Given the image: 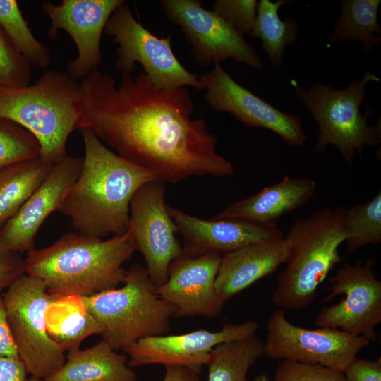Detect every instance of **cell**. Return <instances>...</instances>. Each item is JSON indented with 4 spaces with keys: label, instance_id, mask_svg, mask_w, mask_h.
Segmentation results:
<instances>
[{
    "label": "cell",
    "instance_id": "obj_1",
    "mask_svg": "<svg viewBox=\"0 0 381 381\" xmlns=\"http://www.w3.org/2000/svg\"><path fill=\"white\" fill-rule=\"evenodd\" d=\"M78 128H89L116 154L165 183L190 176H231L232 164L217 151L218 138L193 119L186 87H155L142 71L133 78L93 71L80 83Z\"/></svg>",
    "mask_w": 381,
    "mask_h": 381
},
{
    "label": "cell",
    "instance_id": "obj_2",
    "mask_svg": "<svg viewBox=\"0 0 381 381\" xmlns=\"http://www.w3.org/2000/svg\"><path fill=\"white\" fill-rule=\"evenodd\" d=\"M80 131L85 147L82 168L59 211L83 235L102 239L125 234L133 196L159 179L109 150L90 129Z\"/></svg>",
    "mask_w": 381,
    "mask_h": 381
},
{
    "label": "cell",
    "instance_id": "obj_3",
    "mask_svg": "<svg viewBox=\"0 0 381 381\" xmlns=\"http://www.w3.org/2000/svg\"><path fill=\"white\" fill-rule=\"evenodd\" d=\"M135 250L127 233L102 240L70 231L28 252L25 273L44 282L50 294L90 296L124 282L123 265Z\"/></svg>",
    "mask_w": 381,
    "mask_h": 381
},
{
    "label": "cell",
    "instance_id": "obj_4",
    "mask_svg": "<svg viewBox=\"0 0 381 381\" xmlns=\"http://www.w3.org/2000/svg\"><path fill=\"white\" fill-rule=\"evenodd\" d=\"M346 210V206L324 207L294 222L285 236L289 251L272 296L274 305L301 309L313 303L318 286L343 260L339 248L346 239L344 229Z\"/></svg>",
    "mask_w": 381,
    "mask_h": 381
},
{
    "label": "cell",
    "instance_id": "obj_5",
    "mask_svg": "<svg viewBox=\"0 0 381 381\" xmlns=\"http://www.w3.org/2000/svg\"><path fill=\"white\" fill-rule=\"evenodd\" d=\"M80 83L67 72L46 70L31 85H0V119L28 130L40 145V157L54 165L66 155L78 128Z\"/></svg>",
    "mask_w": 381,
    "mask_h": 381
},
{
    "label": "cell",
    "instance_id": "obj_6",
    "mask_svg": "<svg viewBox=\"0 0 381 381\" xmlns=\"http://www.w3.org/2000/svg\"><path fill=\"white\" fill-rule=\"evenodd\" d=\"M146 267L133 264L123 286L82 297L102 328L100 335L115 351L138 340L167 334L174 308L157 294Z\"/></svg>",
    "mask_w": 381,
    "mask_h": 381
},
{
    "label": "cell",
    "instance_id": "obj_7",
    "mask_svg": "<svg viewBox=\"0 0 381 381\" xmlns=\"http://www.w3.org/2000/svg\"><path fill=\"white\" fill-rule=\"evenodd\" d=\"M380 80V78L375 73L366 72L362 79L353 80L343 90L322 83H314L308 89L296 87V98L310 111L318 126L320 133L314 152H324L328 145H333L351 166L356 153L363 155L365 146L380 144V122L369 125L370 110L365 115L360 110L368 84Z\"/></svg>",
    "mask_w": 381,
    "mask_h": 381
},
{
    "label": "cell",
    "instance_id": "obj_8",
    "mask_svg": "<svg viewBox=\"0 0 381 381\" xmlns=\"http://www.w3.org/2000/svg\"><path fill=\"white\" fill-rule=\"evenodd\" d=\"M1 296L19 358L28 373L44 380L66 361L64 351L46 328L45 312L52 294L44 282L25 273Z\"/></svg>",
    "mask_w": 381,
    "mask_h": 381
},
{
    "label": "cell",
    "instance_id": "obj_9",
    "mask_svg": "<svg viewBox=\"0 0 381 381\" xmlns=\"http://www.w3.org/2000/svg\"><path fill=\"white\" fill-rule=\"evenodd\" d=\"M104 33L118 44L116 67L123 74H131L138 62L156 87L191 86L204 90L200 78L185 68L176 57L171 36L152 34L135 18L126 2L111 14Z\"/></svg>",
    "mask_w": 381,
    "mask_h": 381
},
{
    "label": "cell",
    "instance_id": "obj_10",
    "mask_svg": "<svg viewBox=\"0 0 381 381\" xmlns=\"http://www.w3.org/2000/svg\"><path fill=\"white\" fill-rule=\"evenodd\" d=\"M263 355L272 359L318 364L344 371L370 341L338 329L303 328L291 323L284 310L274 311L267 325Z\"/></svg>",
    "mask_w": 381,
    "mask_h": 381
},
{
    "label": "cell",
    "instance_id": "obj_11",
    "mask_svg": "<svg viewBox=\"0 0 381 381\" xmlns=\"http://www.w3.org/2000/svg\"><path fill=\"white\" fill-rule=\"evenodd\" d=\"M373 258L365 262L358 260L339 268L330 279L332 286L325 301L338 296V303L322 308L315 325L318 327L338 329L355 336H363L370 342L376 340L375 327L381 322V282L374 272Z\"/></svg>",
    "mask_w": 381,
    "mask_h": 381
},
{
    "label": "cell",
    "instance_id": "obj_12",
    "mask_svg": "<svg viewBox=\"0 0 381 381\" xmlns=\"http://www.w3.org/2000/svg\"><path fill=\"white\" fill-rule=\"evenodd\" d=\"M164 195V183L159 180L142 186L131 199L126 232L135 250L143 255L149 277L157 287L167 281L171 262L182 251Z\"/></svg>",
    "mask_w": 381,
    "mask_h": 381
},
{
    "label": "cell",
    "instance_id": "obj_13",
    "mask_svg": "<svg viewBox=\"0 0 381 381\" xmlns=\"http://www.w3.org/2000/svg\"><path fill=\"white\" fill-rule=\"evenodd\" d=\"M168 19L179 25L191 46V53L200 66L219 63L228 58L261 70L262 61L255 50L213 11L198 0H161Z\"/></svg>",
    "mask_w": 381,
    "mask_h": 381
},
{
    "label": "cell",
    "instance_id": "obj_14",
    "mask_svg": "<svg viewBox=\"0 0 381 381\" xmlns=\"http://www.w3.org/2000/svg\"><path fill=\"white\" fill-rule=\"evenodd\" d=\"M258 323L248 320L226 323L219 331L198 329L180 334H164L141 339L123 350L131 368L159 364L182 366L200 373L219 344L256 335Z\"/></svg>",
    "mask_w": 381,
    "mask_h": 381
},
{
    "label": "cell",
    "instance_id": "obj_15",
    "mask_svg": "<svg viewBox=\"0 0 381 381\" xmlns=\"http://www.w3.org/2000/svg\"><path fill=\"white\" fill-rule=\"evenodd\" d=\"M208 105L227 112L250 128L268 129L279 135L286 144L301 146L307 140L298 117L284 113L241 86L219 63L200 77Z\"/></svg>",
    "mask_w": 381,
    "mask_h": 381
},
{
    "label": "cell",
    "instance_id": "obj_16",
    "mask_svg": "<svg viewBox=\"0 0 381 381\" xmlns=\"http://www.w3.org/2000/svg\"><path fill=\"white\" fill-rule=\"evenodd\" d=\"M124 0H62L56 5L46 1L42 10L51 20L47 36L55 40L59 30L73 40L77 57L69 62L67 73L76 80H83L98 69L102 60L101 37L114 11Z\"/></svg>",
    "mask_w": 381,
    "mask_h": 381
},
{
    "label": "cell",
    "instance_id": "obj_17",
    "mask_svg": "<svg viewBox=\"0 0 381 381\" xmlns=\"http://www.w3.org/2000/svg\"><path fill=\"white\" fill-rule=\"evenodd\" d=\"M222 255L188 254L181 251L168 272L167 281L157 288L158 295L175 309V317L217 316L223 305L214 289Z\"/></svg>",
    "mask_w": 381,
    "mask_h": 381
},
{
    "label": "cell",
    "instance_id": "obj_18",
    "mask_svg": "<svg viewBox=\"0 0 381 381\" xmlns=\"http://www.w3.org/2000/svg\"><path fill=\"white\" fill-rule=\"evenodd\" d=\"M83 158L66 156L52 169L19 211L0 229V239L11 253L34 249L35 237L49 215L59 211L80 172Z\"/></svg>",
    "mask_w": 381,
    "mask_h": 381
},
{
    "label": "cell",
    "instance_id": "obj_19",
    "mask_svg": "<svg viewBox=\"0 0 381 381\" xmlns=\"http://www.w3.org/2000/svg\"><path fill=\"white\" fill-rule=\"evenodd\" d=\"M183 238L182 252L225 255L246 245L285 237L276 224H258L234 219H203L168 205Z\"/></svg>",
    "mask_w": 381,
    "mask_h": 381
},
{
    "label": "cell",
    "instance_id": "obj_20",
    "mask_svg": "<svg viewBox=\"0 0 381 381\" xmlns=\"http://www.w3.org/2000/svg\"><path fill=\"white\" fill-rule=\"evenodd\" d=\"M289 244L284 238L256 242L222 255L214 289L220 303L273 274L286 261Z\"/></svg>",
    "mask_w": 381,
    "mask_h": 381
},
{
    "label": "cell",
    "instance_id": "obj_21",
    "mask_svg": "<svg viewBox=\"0 0 381 381\" xmlns=\"http://www.w3.org/2000/svg\"><path fill=\"white\" fill-rule=\"evenodd\" d=\"M316 186V182L310 178L285 176L280 182L228 206L212 219L275 224L282 216L309 200Z\"/></svg>",
    "mask_w": 381,
    "mask_h": 381
},
{
    "label": "cell",
    "instance_id": "obj_22",
    "mask_svg": "<svg viewBox=\"0 0 381 381\" xmlns=\"http://www.w3.org/2000/svg\"><path fill=\"white\" fill-rule=\"evenodd\" d=\"M44 381H137L126 353H119L106 341L68 352L64 365Z\"/></svg>",
    "mask_w": 381,
    "mask_h": 381
},
{
    "label": "cell",
    "instance_id": "obj_23",
    "mask_svg": "<svg viewBox=\"0 0 381 381\" xmlns=\"http://www.w3.org/2000/svg\"><path fill=\"white\" fill-rule=\"evenodd\" d=\"M52 294L45 312L49 337L65 352L79 349L87 337L101 334L102 328L87 308L82 297Z\"/></svg>",
    "mask_w": 381,
    "mask_h": 381
},
{
    "label": "cell",
    "instance_id": "obj_24",
    "mask_svg": "<svg viewBox=\"0 0 381 381\" xmlns=\"http://www.w3.org/2000/svg\"><path fill=\"white\" fill-rule=\"evenodd\" d=\"M52 167L39 157L0 170V229L42 184Z\"/></svg>",
    "mask_w": 381,
    "mask_h": 381
},
{
    "label": "cell",
    "instance_id": "obj_25",
    "mask_svg": "<svg viewBox=\"0 0 381 381\" xmlns=\"http://www.w3.org/2000/svg\"><path fill=\"white\" fill-rule=\"evenodd\" d=\"M380 0H344L341 15L328 36L329 42L359 40L369 54L381 42L377 22Z\"/></svg>",
    "mask_w": 381,
    "mask_h": 381
},
{
    "label": "cell",
    "instance_id": "obj_26",
    "mask_svg": "<svg viewBox=\"0 0 381 381\" xmlns=\"http://www.w3.org/2000/svg\"><path fill=\"white\" fill-rule=\"evenodd\" d=\"M264 341L256 335L215 346L208 363L207 381H247L249 369L263 355Z\"/></svg>",
    "mask_w": 381,
    "mask_h": 381
},
{
    "label": "cell",
    "instance_id": "obj_27",
    "mask_svg": "<svg viewBox=\"0 0 381 381\" xmlns=\"http://www.w3.org/2000/svg\"><path fill=\"white\" fill-rule=\"evenodd\" d=\"M286 1L260 0L258 2L255 20L250 31L253 37L259 38L272 64L281 66L285 47L293 44L298 35V25L295 19L282 20L278 13Z\"/></svg>",
    "mask_w": 381,
    "mask_h": 381
},
{
    "label": "cell",
    "instance_id": "obj_28",
    "mask_svg": "<svg viewBox=\"0 0 381 381\" xmlns=\"http://www.w3.org/2000/svg\"><path fill=\"white\" fill-rule=\"evenodd\" d=\"M0 26L30 67H48L52 61L51 51L35 38L17 1L0 0Z\"/></svg>",
    "mask_w": 381,
    "mask_h": 381
},
{
    "label": "cell",
    "instance_id": "obj_29",
    "mask_svg": "<svg viewBox=\"0 0 381 381\" xmlns=\"http://www.w3.org/2000/svg\"><path fill=\"white\" fill-rule=\"evenodd\" d=\"M344 229L349 253L366 245L379 244L381 242V192L368 202L347 208Z\"/></svg>",
    "mask_w": 381,
    "mask_h": 381
},
{
    "label": "cell",
    "instance_id": "obj_30",
    "mask_svg": "<svg viewBox=\"0 0 381 381\" xmlns=\"http://www.w3.org/2000/svg\"><path fill=\"white\" fill-rule=\"evenodd\" d=\"M40 156V145L33 134L13 121L0 119V170Z\"/></svg>",
    "mask_w": 381,
    "mask_h": 381
},
{
    "label": "cell",
    "instance_id": "obj_31",
    "mask_svg": "<svg viewBox=\"0 0 381 381\" xmlns=\"http://www.w3.org/2000/svg\"><path fill=\"white\" fill-rule=\"evenodd\" d=\"M31 67L0 26V85L17 87L29 85Z\"/></svg>",
    "mask_w": 381,
    "mask_h": 381
},
{
    "label": "cell",
    "instance_id": "obj_32",
    "mask_svg": "<svg viewBox=\"0 0 381 381\" xmlns=\"http://www.w3.org/2000/svg\"><path fill=\"white\" fill-rule=\"evenodd\" d=\"M273 381H346L344 371L318 364L282 360Z\"/></svg>",
    "mask_w": 381,
    "mask_h": 381
},
{
    "label": "cell",
    "instance_id": "obj_33",
    "mask_svg": "<svg viewBox=\"0 0 381 381\" xmlns=\"http://www.w3.org/2000/svg\"><path fill=\"white\" fill-rule=\"evenodd\" d=\"M256 0H217L213 11L236 32L243 36L253 29L257 11Z\"/></svg>",
    "mask_w": 381,
    "mask_h": 381
},
{
    "label": "cell",
    "instance_id": "obj_34",
    "mask_svg": "<svg viewBox=\"0 0 381 381\" xmlns=\"http://www.w3.org/2000/svg\"><path fill=\"white\" fill-rule=\"evenodd\" d=\"M346 381H381V358H356L344 371Z\"/></svg>",
    "mask_w": 381,
    "mask_h": 381
},
{
    "label": "cell",
    "instance_id": "obj_35",
    "mask_svg": "<svg viewBox=\"0 0 381 381\" xmlns=\"http://www.w3.org/2000/svg\"><path fill=\"white\" fill-rule=\"evenodd\" d=\"M25 273V259L18 253H11L0 260V294L17 278Z\"/></svg>",
    "mask_w": 381,
    "mask_h": 381
},
{
    "label": "cell",
    "instance_id": "obj_36",
    "mask_svg": "<svg viewBox=\"0 0 381 381\" xmlns=\"http://www.w3.org/2000/svg\"><path fill=\"white\" fill-rule=\"evenodd\" d=\"M28 373L18 356H0V381H27Z\"/></svg>",
    "mask_w": 381,
    "mask_h": 381
},
{
    "label": "cell",
    "instance_id": "obj_37",
    "mask_svg": "<svg viewBox=\"0 0 381 381\" xmlns=\"http://www.w3.org/2000/svg\"><path fill=\"white\" fill-rule=\"evenodd\" d=\"M0 356H18L8 323L3 298L0 294ZM19 357V356H18Z\"/></svg>",
    "mask_w": 381,
    "mask_h": 381
},
{
    "label": "cell",
    "instance_id": "obj_38",
    "mask_svg": "<svg viewBox=\"0 0 381 381\" xmlns=\"http://www.w3.org/2000/svg\"><path fill=\"white\" fill-rule=\"evenodd\" d=\"M162 381H200L199 373L182 366H168Z\"/></svg>",
    "mask_w": 381,
    "mask_h": 381
},
{
    "label": "cell",
    "instance_id": "obj_39",
    "mask_svg": "<svg viewBox=\"0 0 381 381\" xmlns=\"http://www.w3.org/2000/svg\"><path fill=\"white\" fill-rule=\"evenodd\" d=\"M11 252H10L6 247L4 246L1 240L0 239V260L4 259L8 255H10Z\"/></svg>",
    "mask_w": 381,
    "mask_h": 381
},
{
    "label": "cell",
    "instance_id": "obj_40",
    "mask_svg": "<svg viewBox=\"0 0 381 381\" xmlns=\"http://www.w3.org/2000/svg\"><path fill=\"white\" fill-rule=\"evenodd\" d=\"M253 381H272V380L266 373H262L260 375L255 377Z\"/></svg>",
    "mask_w": 381,
    "mask_h": 381
},
{
    "label": "cell",
    "instance_id": "obj_41",
    "mask_svg": "<svg viewBox=\"0 0 381 381\" xmlns=\"http://www.w3.org/2000/svg\"><path fill=\"white\" fill-rule=\"evenodd\" d=\"M27 381H44V380L32 376L30 378L28 379Z\"/></svg>",
    "mask_w": 381,
    "mask_h": 381
}]
</instances>
